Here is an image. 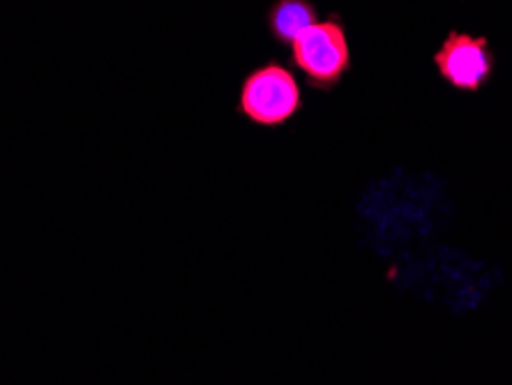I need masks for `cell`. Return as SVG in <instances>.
Instances as JSON below:
<instances>
[{"label": "cell", "instance_id": "7a4b0ae2", "mask_svg": "<svg viewBox=\"0 0 512 385\" xmlns=\"http://www.w3.org/2000/svg\"><path fill=\"white\" fill-rule=\"evenodd\" d=\"M291 63L316 90H335L351 72V44L337 14L319 19L293 42Z\"/></svg>", "mask_w": 512, "mask_h": 385}, {"label": "cell", "instance_id": "6da1fadb", "mask_svg": "<svg viewBox=\"0 0 512 385\" xmlns=\"http://www.w3.org/2000/svg\"><path fill=\"white\" fill-rule=\"evenodd\" d=\"M303 88L289 67L268 60L240 81L238 113L256 127H282L303 109Z\"/></svg>", "mask_w": 512, "mask_h": 385}, {"label": "cell", "instance_id": "3957f363", "mask_svg": "<svg viewBox=\"0 0 512 385\" xmlns=\"http://www.w3.org/2000/svg\"><path fill=\"white\" fill-rule=\"evenodd\" d=\"M439 77L459 93H478L494 77L496 56L487 37L450 30L432 56Z\"/></svg>", "mask_w": 512, "mask_h": 385}, {"label": "cell", "instance_id": "277c9868", "mask_svg": "<svg viewBox=\"0 0 512 385\" xmlns=\"http://www.w3.org/2000/svg\"><path fill=\"white\" fill-rule=\"evenodd\" d=\"M316 21H319V7L312 0H275L266 12L270 40L289 49Z\"/></svg>", "mask_w": 512, "mask_h": 385}]
</instances>
